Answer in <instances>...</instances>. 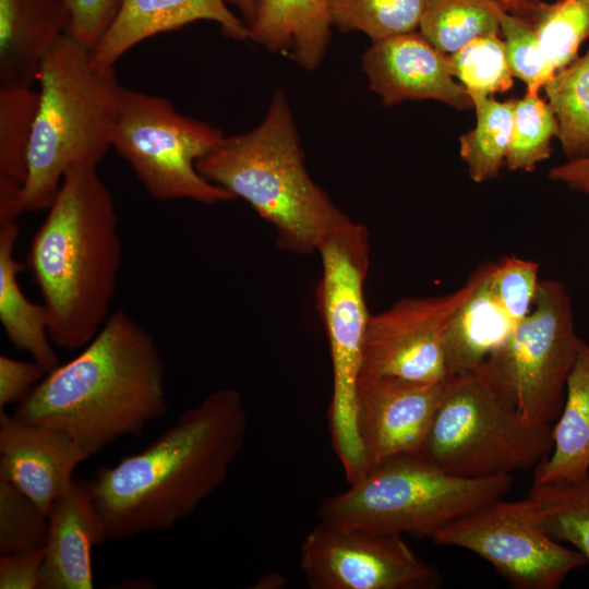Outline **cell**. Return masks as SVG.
<instances>
[{
	"label": "cell",
	"instance_id": "1",
	"mask_svg": "<svg viewBox=\"0 0 589 589\" xmlns=\"http://www.w3.org/2000/svg\"><path fill=\"white\" fill-rule=\"evenodd\" d=\"M247 431L240 392L221 388L141 452L100 468L88 482L107 541L164 531L190 517L226 481Z\"/></svg>",
	"mask_w": 589,
	"mask_h": 589
},
{
	"label": "cell",
	"instance_id": "2",
	"mask_svg": "<svg viewBox=\"0 0 589 589\" xmlns=\"http://www.w3.org/2000/svg\"><path fill=\"white\" fill-rule=\"evenodd\" d=\"M165 384L153 334L117 310L76 357L17 402L13 416L65 433L92 457L164 416Z\"/></svg>",
	"mask_w": 589,
	"mask_h": 589
},
{
	"label": "cell",
	"instance_id": "3",
	"mask_svg": "<svg viewBox=\"0 0 589 589\" xmlns=\"http://www.w3.org/2000/svg\"><path fill=\"white\" fill-rule=\"evenodd\" d=\"M33 237L27 266L41 293L52 344L83 348L111 314L122 245L110 190L96 167L64 176Z\"/></svg>",
	"mask_w": 589,
	"mask_h": 589
},
{
	"label": "cell",
	"instance_id": "4",
	"mask_svg": "<svg viewBox=\"0 0 589 589\" xmlns=\"http://www.w3.org/2000/svg\"><path fill=\"white\" fill-rule=\"evenodd\" d=\"M206 180L240 197L276 230L277 242L300 254L318 251L351 219L312 180L293 113L281 89L252 130L224 136L196 161Z\"/></svg>",
	"mask_w": 589,
	"mask_h": 589
},
{
	"label": "cell",
	"instance_id": "5",
	"mask_svg": "<svg viewBox=\"0 0 589 589\" xmlns=\"http://www.w3.org/2000/svg\"><path fill=\"white\" fill-rule=\"evenodd\" d=\"M22 191L24 212L47 209L71 169L98 167L111 148L121 85L113 68L68 33L44 57Z\"/></svg>",
	"mask_w": 589,
	"mask_h": 589
},
{
	"label": "cell",
	"instance_id": "6",
	"mask_svg": "<svg viewBox=\"0 0 589 589\" xmlns=\"http://www.w3.org/2000/svg\"><path fill=\"white\" fill-rule=\"evenodd\" d=\"M513 482V476L458 477L420 454L400 455L325 498L317 517L345 527L432 538L456 519L507 495Z\"/></svg>",
	"mask_w": 589,
	"mask_h": 589
},
{
	"label": "cell",
	"instance_id": "7",
	"mask_svg": "<svg viewBox=\"0 0 589 589\" xmlns=\"http://www.w3.org/2000/svg\"><path fill=\"white\" fill-rule=\"evenodd\" d=\"M552 446L551 424L527 420L467 371L443 381L420 455L450 474L491 478L536 467Z\"/></svg>",
	"mask_w": 589,
	"mask_h": 589
},
{
	"label": "cell",
	"instance_id": "8",
	"mask_svg": "<svg viewBox=\"0 0 589 589\" xmlns=\"http://www.w3.org/2000/svg\"><path fill=\"white\" fill-rule=\"evenodd\" d=\"M323 274L317 287L333 365L328 409L332 444L348 483L368 471L357 421L358 382L369 314L364 280L370 260L369 235L352 220L334 231L320 247Z\"/></svg>",
	"mask_w": 589,
	"mask_h": 589
},
{
	"label": "cell",
	"instance_id": "9",
	"mask_svg": "<svg viewBox=\"0 0 589 589\" xmlns=\"http://www.w3.org/2000/svg\"><path fill=\"white\" fill-rule=\"evenodd\" d=\"M224 136L212 124L181 115L161 96L120 88L111 148L156 201L212 205L235 200L196 169V161Z\"/></svg>",
	"mask_w": 589,
	"mask_h": 589
},
{
	"label": "cell",
	"instance_id": "10",
	"mask_svg": "<svg viewBox=\"0 0 589 589\" xmlns=\"http://www.w3.org/2000/svg\"><path fill=\"white\" fill-rule=\"evenodd\" d=\"M580 340L566 287L543 280L530 313L473 371L524 418L551 424L562 410Z\"/></svg>",
	"mask_w": 589,
	"mask_h": 589
},
{
	"label": "cell",
	"instance_id": "11",
	"mask_svg": "<svg viewBox=\"0 0 589 589\" xmlns=\"http://www.w3.org/2000/svg\"><path fill=\"white\" fill-rule=\"evenodd\" d=\"M431 539L476 553L516 589H556L573 570L589 563L546 533L528 496L486 503Z\"/></svg>",
	"mask_w": 589,
	"mask_h": 589
},
{
	"label": "cell",
	"instance_id": "12",
	"mask_svg": "<svg viewBox=\"0 0 589 589\" xmlns=\"http://www.w3.org/2000/svg\"><path fill=\"white\" fill-rule=\"evenodd\" d=\"M300 569L311 589H431L441 582L402 536L322 520L301 543Z\"/></svg>",
	"mask_w": 589,
	"mask_h": 589
},
{
	"label": "cell",
	"instance_id": "13",
	"mask_svg": "<svg viewBox=\"0 0 589 589\" xmlns=\"http://www.w3.org/2000/svg\"><path fill=\"white\" fill-rule=\"evenodd\" d=\"M481 265L456 290L429 298H405L370 315L360 376L441 383L447 377L444 340L455 316L483 279Z\"/></svg>",
	"mask_w": 589,
	"mask_h": 589
},
{
	"label": "cell",
	"instance_id": "14",
	"mask_svg": "<svg viewBox=\"0 0 589 589\" xmlns=\"http://www.w3.org/2000/svg\"><path fill=\"white\" fill-rule=\"evenodd\" d=\"M442 384L360 376L357 421L369 469L400 455L421 453Z\"/></svg>",
	"mask_w": 589,
	"mask_h": 589
},
{
	"label": "cell",
	"instance_id": "15",
	"mask_svg": "<svg viewBox=\"0 0 589 589\" xmlns=\"http://www.w3.org/2000/svg\"><path fill=\"white\" fill-rule=\"evenodd\" d=\"M362 69L384 106L434 99L458 110L473 107L466 88L454 80L448 55L419 31L372 41L362 56Z\"/></svg>",
	"mask_w": 589,
	"mask_h": 589
},
{
	"label": "cell",
	"instance_id": "16",
	"mask_svg": "<svg viewBox=\"0 0 589 589\" xmlns=\"http://www.w3.org/2000/svg\"><path fill=\"white\" fill-rule=\"evenodd\" d=\"M88 458L65 433L0 410V476L46 516L53 502L71 488L75 468Z\"/></svg>",
	"mask_w": 589,
	"mask_h": 589
},
{
	"label": "cell",
	"instance_id": "17",
	"mask_svg": "<svg viewBox=\"0 0 589 589\" xmlns=\"http://www.w3.org/2000/svg\"><path fill=\"white\" fill-rule=\"evenodd\" d=\"M47 519L39 589H93V549L107 537L88 480L74 481Z\"/></svg>",
	"mask_w": 589,
	"mask_h": 589
},
{
	"label": "cell",
	"instance_id": "18",
	"mask_svg": "<svg viewBox=\"0 0 589 589\" xmlns=\"http://www.w3.org/2000/svg\"><path fill=\"white\" fill-rule=\"evenodd\" d=\"M199 21L217 23L232 39L250 40L247 23L226 0H122L110 28L92 50V59L99 68H113L124 53L149 37Z\"/></svg>",
	"mask_w": 589,
	"mask_h": 589
},
{
	"label": "cell",
	"instance_id": "19",
	"mask_svg": "<svg viewBox=\"0 0 589 589\" xmlns=\"http://www.w3.org/2000/svg\"><path fill=\"white\" fill-rule=\"evenodd\" d=\"M68 27L62 0H0V85L31 86Z\"/></svg>",
	"mask_w": 589,
	"mask_h": 589
},
{
	"label": "cell",
	"instance_id": "20",
	"mask_svg": "<svg viewBox=\"0 0 589 589\" xmlns=\"http://www.w3.org/2000/svg\"><path fill=\"white\" fill-rule=\"evenodd\" d=\"M248 27L250 40L314 70L330 41L328 0H254Z\"/></svg>",
	"mask_w": 589,
	"mask_h": 589
},
{
	"label": "cell",
	"instance_id": "21",
	"mask_svg": "<svg viewBox=\"0 0 589 589\" xmlns=\"http://www.w3.org/2000/svg\"><path fill=\"white\" fill-rule=\"evenodd\" d=\"M553 446L534 467L533 482L577 479L589 473V345L580 340L566 383L562 410L552 426Z\"/></svg>",
	"mask_w": 589,
	"mask_h": 589
},
{
	"label": "cell",
	"instance_id": "22",
	"mask_svg": "<svg viewBox=\"0 0 589 589\" xmlns=\"http://www.w3.org/2000/svg\"><path fill=\"white\" fill-rule=\"evenodd\" d=\"M19 232L16 220H0V322L15 348L26 351L48 373L59 361L48 334L45 305L29 301L17 280L23 269L14 256Z\"/></svg>",
	"mask_w": 589,
	"mask_h": 589
},
{
	"label": "cell",
	"instance_id": "23",
	"mask_svg": "<svg viewBox=\"0 0 589 589\" xmlns=\"http://www.w3.org/2000/svg\"><path fill=\"white\" fill-rule=\"evenodd\" d=\"M488 271L452 322L444 340L447 376L476 370L510 335L515 323L493 296Z\"/></svg>",
	"mask_w": 589,
	"mask_h": 589
},
{
	"label": "cell",
	"instance_id": "24",
	"mask_svg": "<svg viewBox=\"0 0 589 589\" xmlns=\"http://www.w3.org/2000/svg\"><path fill=\"white\" fill-rule=\"evenodd\" d=\"M476 125L459 137V154L469 177L477 183L497 177L508 153L516 99L495 100L492 96L471 98Z\"/></svg>",
	"mask_w": 589,
	"mask_h": 589
},
{
	"label": "cell",
	"instance_id": "25",
	"mask_svg": "<svg viewBox=\"0 0 589 589\" xmlns=\"http://www.w3.org/2000/svg\"><path fill=\"white\" fill-rule=\"evenodd\" d=\"M528 497L546 533L572 544L589 562V473L577 479L533 482Z\"/></svg>",
	"mask_w": 589,
	"mask_h": 589
},
{
	"label": "cell",
	"instance_id": "26",
	"mask_svg": "<svg viewBox=\"0 0 589 589\" xmlns=\"http://www.w3.org/2000/svg\"><path fill=\"white\" fill-rule=\"evenodd\" d=\"M503 11L493 0H428L418 29L436 49L449 55L478 37L501 34Z\"/></svg>",
	"mask_w": 589,
	"mask_h": 589
},
{
	"label": "cell",
	"instance_id": "27",
	"mask_svg": "<svg viewBox=\"0 0 589 589\" xmlns=\"http://www.w3.org/2000/svg\"><path fill=\"white\" fill-rule=\"evenodd\" d=\"M570 159L589 157V50L558 70L543 86Z\"/></svg>",
	"mask_w": 589,
	"mask_h": 589
},
{
	"label": "cell",
	"instance_id": "28",
	"mask_svg": "<svg viewBox=\"0 0 589 589\" xmlns=\"http://www.w3.org/2000/svg\"><path fill=\"white\" fill-rule=\"evenodd\" d=\"M532 27L554 73L572 63L589 38V0H531L520 14Z\"/></svg>",
	"mask_w": 589,
	"mask_h": 589
},
{
	"label": "cell",
	"instance_id": "29",
	"mask_svg": "<svg viewBox=\"0 0 589 589\" xmlns=\"http://www.w3.org/2000/svg\"><path fill=\"white\" fill-rule=\"evenodd\" d=\"M38 92L0 85V187L23 189Z\"/></svg>",
	"mask_w": 589,
	"mask_h": 589
},
{
	"label": "cell",
	"instance_id": "30",
	"mask_svg": "<svg viewBox=\"0 0 589 589\" xmlns=\"http://www.w3.org/2000/svg\"><path fill=\"white\" fill-rule=\"evenodd\" d=\"M428 0H328L330 22L372 41L417 31Z\"/></svg>",
	"mask_w": 589,
	"mask_h": 589
},
{
	"label": "cell",
	"instance_id": "31",
	"mask_svg": "<svg viewBox=\"0 0 589 589\" xmlns=\"http://www.w3.org/2000/svg\"><path fill=\"white\" fill-rule=\"evenodd\" d=\"M558 125L549 103L539 94L527 93L516 99L510 144L505 159L509 170L532 171L550 158L551 142Z\"/></svg>",
	"mask_w": 589,
	"mask_h": 589
},
{
	"label": "cell",
	"instance_id": "32",
	"mask_svg": "<svg viewBox=\"0 0 589 589\" xmlns=\"http://www.w3.org/2000/svg\"><path fill=\"white\" fill-rule=\"evenodd\" d=\"M448 61L453 76L461 82L470 98L505 93L514 84L500 34L469 41L449 53Z\"/></svg>",
	"mask_w": 589,
	"mask_h": 589
},
{
	"label": "cell",
	"instance_id": "33",
	"mask_svg": "<svg viewBox=\"0 0 589 589\" xmlns=\"http://www.w3.org/2000/svg\"><path fill=\"white\" fill-rule=\"evenodd\" d=\"M47 516L7 478L0 476V554L45 548Z\"/></svg>",
	"mask_w": 589,
	"mask_h": 589
},
{
	"label": "cell",
	"instance_id": "34",
	"mask_svg": "<svg viewBox=\"0 0 589 589\" xmlns=\"http://www.w3.org/2000/svg\"><path fill=\"white\" fill-rule=\"evenodd\" d=\"M500 26L513 76L526 83L527 93L539 94L555 73L544 59L532 27L521 16L505 10Z\"/></svg>",
	"mask_w": 589,
	"mask_h": 589
},
{
	"label": "cell",
	"instance_id": "35",
	"mask_svg": "<svg viewBox=\"0 0 589 589\" xmlns=\"http://www.w3.org/2000/svg\"><path fill=\"white\" fill-rule=\"evenodd\" d=\"M488 284L496 301L517 324L533 306L540 284L539 264L517 256L491 262Z\"/></svg>",
	"mask_w": 589,
	"mask_h": 589
},
{
	"label": "cell",
	"instance_id": "36",
	"mask_svg": "<svg viewBox=\"0 0 589 589\" xmlns=\"http://www.w3.org/2000/svg\"><path fill=\"white\" fill-rule=\"evenodd\" d=\"M68 34L93 50L113 23L122 0H62Z\"/></svg>",
	"mask_w": 589,
	"mask_h": 589
},
{
	"label": "cell",
	"instance_id": "37",
	"mask_svg": "<svg viewBox=\"0 0 589 589\" xmlns=\"http://www.w3.org/2000/svg\"><path fill=\"white\" fill-rule=\"evenodd\" d=\"M47 372L35 360L21 361L0 356V409L19 402L36 386Z\"/></svg>",
	"mask_w": 589,
	"mask_h": 589
},
{
	"label": "cell",
	"instance_id": "38",
	"mask_svg": "<svg viewBox=\"0 0 589 589\" xmlns=\"http://www.w3.org/2000/svg\"><path fill=\"white\" fill-rule=\"evenodd\" d=\"M45 548L0 556L1 589H39Z\"/></svg>",
	"mask_w": 589,
	"mask_h": 589
},
{
	"label": "cell",
	"instance_id": "39",
	"mask_svg": "<svg viewBox=\"0 0 589 589\" xmlns=\"http://www.w3.org/2000/svg\"><path fill=\"white\" fill-rule=\"evenodd\" d=\"M549 177L565 183L569 189L589 194V157L570 159L553 167Z\"/></svg>",
	"mask_w": 589,
	"mask_h": 589
},
{
	"label": "cell",
	"instance_id": "40",
	"mask_svg": "<svg viewBox=\"0 0 589 589\" xmlns=\"http://www.w3.org/2000/svg\"><path fill=\"white\" fill-rule=\"evenodd\" d=\"M287 579L280 573L271 572L261 576L257 581L252 586L254 589H281L286 587Z\"/></svg>",
	"mask_w": 589,
	"mask_h": 589
},
{
	"label": "cell",
	"instance_id": "41",
	"mask_svg": "<svg viewBox=\"0 0 589 589\" xmlns=\"http://www.w3.org/2000/svg\"><path fill=\"white\" fill-rule=\"evenodd\" d=\"M226 2L239 10L242 20L249 26L254 15V0H226Z\"/></svg>",
	"mask_w": 589,
	"mask_h": 589
},
{
	"label": "cell",
	"instance_id": "42",
	"mask_svg": "<svg viewBox=\"0 0 589 589\" xmlns=\"http://www.w3.org/2000/svg\"><path fill=\"white\" fill-rule=\"evenodd\" d=\"M505 11L513 14H520L531 0H493Z\"/></svg>",
	"mask_w": 589,
	"mask_h": 589
}]
</instances>
